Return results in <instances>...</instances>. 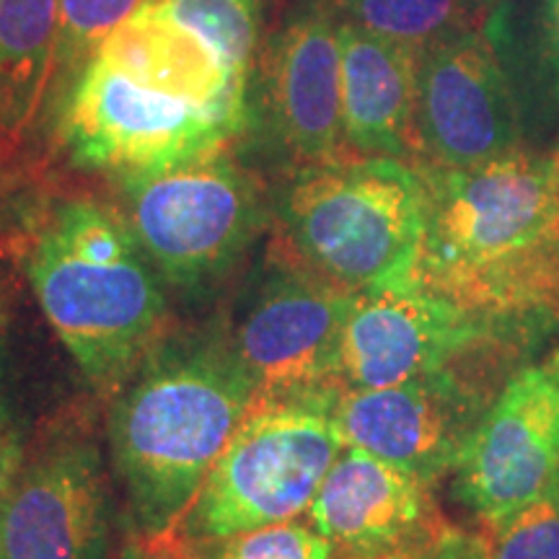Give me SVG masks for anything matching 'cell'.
<instances>
[{
    "instance_id": "cell-14",
    "label": "cell",
    "mask_w": 559,
    "mask_h": 559,
    "mask_svg": "<svg viewBox=\"0 0 559 559\" xmlns=\"http://www.w3.org/2000/svg\"><path fill=\"white\" fill-rule=\"evenodd\" d=\"M107 472L94 440L62 436L26 453L0 502V559H107Z\"/></svg>"
},
{
    "instance_id": "cell-8",
    "label": "cell",
    "mask_w": 559,
    "mask_h": 559,
    "mask_svg": "<svg viewBox=\"0 0 559 559\" xmlns=\"http://www.w3.org/2000/svg\"><path fill=\"white\" fill-rule=\"evenodd\" d=\"M128 218L174 288H202L239 262L260 234V187L223 151L122 177Z\"/></svg>"
},
{
    "instance_id": "cell-10",
    "label": "cell",
    "mask_w": 559,
    "mask_h": 559,
    "mask_svg": "<svg viewBox=\"0 0 559 559\" xmlns=\"http://www.w3.org/2000/svg\"><path fill=\"white\" fill-rule=\"evenodd\" d=\"M247 128H257L267 151L293 169L347 156L332 0L298 3L264 45L249 79Z\"/></svg>"
},
{
    "instance_id": "cell-4",
    "label": "cell",
    "mask_w": 559,
    "mask_h": 559,
    "mask_svg": "<svg viewBox=\"0 0 559 559\" xmlns=\"http://www.w3.org/2000/svg\"><path fill=\"white\" fill-rule=\"evenodd\" d=\"M293 254L342 288L366 293L415 280L428 226L417 166L347 156L293 169L277 200Z\"/></svg>"
},
{
    "instance_id": "cell-20",
    "label": "cell",
    "mask_w": 559,
    "mask_h": 559,
    "mask_svg": "<svg viewBox=\"0 0 559 559\" xmlns=\"http://www.w3.org/2000/svg\"><path fill=\"white\" fill-rule=\"evenodd\" d=\"M200 37H205L228 68L251 79L260 41V0H160Z\"/></svg>"
},
{
    "instance_id": "cell-3",
    "label": "cell",
    "mask_w": 559,
    "mask_h": 559,
    "mask_svg": "<svg viewBox=\"0 0 559 559\" xmlns=\"http://www.w3.org/2000/svg\"><path fill=\"white\" fill-rule=\"evenodd\" d=\"M41 311L88 383L115 391L158 345L166 296L128 218L91 200L55 210L32 249Z\"/></svg>"
},
{
    "instance_id": "cell-5",
    "label": "cell",
    "mask_w": 559,
    "mask_h": 559,
    "mask_svg": "<svg viewBox=\"0 0 559 559\" xmlns=\"http://www.w3.org/2000/svg\"><path fill=\"white\" fill-rule=\"evenodd\" d=\"M340 394L257 396L169 536L194 549L309 513L321 481L345 449L334 423Z\"/></svg>"
},
{
    "instance_id": "cell-22",
    "label": "cell",
    "mask_w": 559,
    "mask_h": 559,
    "mask_svg": "<svg viewBox=\"0 0 559 559\" xmlns=\"http://www.w3.org/2000/svg\"><path fill=\"white\" fill-rule=\"evenodd\" d=\"M143 0H60L58 70L73 81L86 62Z\"/></svg>"
},
{
    "instance_id": "cell-18",
    "label": "cell",
    "mask_w": 559,
    "mask_h": 559,
    "mask_svg": "<svg viewBox=\"0 0 559 559\" xmlns=\"http://www.w3.org/2000/svg\"><path fill=\"white\" fill-rule=\"evenodd\" d=\"M60 0H0V140L37 120L58 70Z\"/></svg>"
},
{
    "instance_id": "cell-21",
    "label": "cell",
    "mask_w": 559,
    "mask_h": 559,
    "mask_svg": "<svg viewBox=\"0 0 559 559\" xmlns=\"http://www.w3.org/2000/svg\"><path fill=\"white\" fill-rule=\"evenodd\" d=\"M187 555L192 559H337V549L311 523L285 521L202 544L187 549Z\"/></svg>"
},
{
    "instance_id": "cell-11",
    "label": "cell",
    "mask_w": 559,
    "mask_h": 559,
    "mask_svg": "<svg viewBox=\"0 0 559 559\" xmlns=\"http://www.w3.org/2000/svg\"><path fill=\"white\" fill-rule=\"evenodd\" d=\"M355 298L300 260L272 264L226 334L257 396L345 391L340 353Z\"/></svg>"
},
{
    "instance_id": "cell-26",
    "label": "cell",
    "mask_w": 559,
    "mask_h": 559,
    "mask_svg": "<svg viewBox=\"0 0 559 559\" xmlns=\"http://www.w3.org/2000/svg\"><path fill=\"white\" fill-rule=\"evenodd\" d=\"M117 559H192V557L187 555V549L181 547L174 536H156V539H148V536L135 534L128 544H124Z\"/></svg>"
},
{
    "instance_id": "cell-25",
    "label": "cell",
    "mask_w": 559,
    "mask_h": 559,
    "mask_svg": "<svg viewBox=\"0 0 559 559\" xmlns=\"http://www.w3.org/2000/svg\"><path fill=\"white\" fill-rule=\"evenodd\" d=\"M26 453L29 451H26L16 419L0 404V502H3L13 481H16L21 466L26 461Z\"/></svg>"
},
{
    "instance_id": "cell-6",
    "label": "cell",
    "mask_w": 559,
    "mask_h": 559,
    "mask_svg": "<svg viewBox=\"0 0 559 559\" xmlns=\"http://www.w3.org/2000/svg\"><path fill=\"white\" fill-rule=\"evenodd\" d=\"M534 347L498 345L381 389H345L334 423L345 445L362 449L425 481L456 472L479 419Z\"/></svg>"
},
{
    "instance_id": "cell-2",
    "label": "cell",
    "mask_w": 559,
    "mask_h": 559,
    "mask_svg": "<svg viewBox=\"0 0 559 559\" xmlns=\"http://www.w3.org/2000/svg\"><path fill=\"white\" fill-rule=\"evenodd\" d=\"M417 169L428 190L419 283L469 309L559 319L551 156L519 148L472 169Z\"/></svg>"
},
{
    "instance_id": "cell-16",
    "label": "cell",
    "mask_w": 559,
    "mask_h": 559,
    "mask_svg": "<svg viewBox=\"0 0 559 559\" xmlns=\"http://www.w3.org/2000/svg\"><path fill=\"white\" fill-rule=\"evenodd\" d=\"M96 55L140 86L249 124V81L239 79L221 52L160 0H143Z\"/></svg>"
},
{
    "instance_id": "cell-29",
    "label": "cell",
    "mask_w": 559,
    "mask_h": 559,
    "mask_svg": "<svg viewBox=\"0 0 559 559\" xmlns=\"http://www.w3.org/2000/svg\"><path fill=\"white\" fill-rule=\"evenodd\" d=\"M551 160H555V174H557V198H559V145H557V151L551 153Z\"/></svg>"
},
{
    "instance_id": "cell-31",
    "label": "cell",
    "mask_w": 559,
    "mask_h": 559,
    "mask_svg": "<svg viewBox=\"0 0 559 559\" xmlns=\"http://www.w3.org/2000/svg\"><path fill=\"white\" fill-rule=\"evenodd\" d=\"M337 559H349V557H337Z\"/></svg>"
},
{
    "instance_id": "cell-19",
    "label": "cell",
    "mask_w": 559,
    "mask_h": 559,
    "mask_svg": "<svg viewBox=\"0 0 559 559\" xmlns=\"http://www.w3.org/2000/svg\"><path fill=\"white\" fill-rule=\"evenodd\" d=\"M340 19L376 37L423 52L438 39L474 24L466 0H332Z\"/></svg>"
},
{
    "instance_id": "cell-27",
    "label": "cell",
    "mask_w": 559,
    "mask_h": 559,
    "mask_svg": "<svg viewBox=\"0 0 559 559\" xmlns=\"http://www.w3.org/2000/svg\"><path fill=\"white\" fill-rule=\"evenodd\" d=\"M544 32H547V52L555 75L559 79V0H544Z\"/></svg>"
},
{
    "instance_id": "cell-15",
    "label": "cell",
    "mask_w": 559,
    "mask_h": 559,
    "mask_svg": "<svg viewBox=\"0 0 559 559\" xmlns=\"http://www.w3.org/2000/svg\"><path fill=\"white\" fill-rule=\"evenodd\" d=\"M309 523L326 536L337 557L400 559L443 534L430 481L373 453L345 445L321 481Z\"/></svg>"
},
{
    "instance_id": "cell-30",
    "label": "cell",
    "mask_w": 559,
    "mask_h": 559,
    "mask_svg": "<svg viewBox=\"0 0 559 559\" xmlns=\"http://www.w3.org/2000/svg\"><path fill=\"white\" fill-rule=\"evenodd\" d=\"M555 487L559 489V472H557V479H555Z\"/></svg>"
},
{
    "instance_id": "cell-1",
    "label": "cell",
    "mask_w": 559,
    "mask_h": 559,
    "mask_svg": "<svg viewBox=\"0 0 559 559\" xmlns=\"http://www.w3.org/2000/svg\"><path fill=\"white\" fill-rule=\"evenodd\" d=\"M254 402L226 334L166 340L145 355L109 415L111 469L135 534L179 526Z\"/></svg>"
},
{
    "instance_id": "cell-7",
    "label": "cell",
    "mask_w": 559,
    "mask_h": 559,
    "mask_svg": "<svg viewBox=\"0 0 559 559\" xmlns=\"http://www.w3.org/2000/svg\"><path fill=\"white\" fill-rule=\"evenodd\" d=\"M559 319L549 313L469 309L419 280L358 293L342 334L345 389H381L498 345L539 347Z\"/></svg>"
},
{
    "instance_id": "cell-24",
    "label": "cell",
    "mask_w": 559,
    "mask_h": 559,
    "mask_svg": "<svg viewBox=\"0 0 559 559\" xmlns=\"http://www.w3.org/2000/svg\"><path fill=\"white\" fill-rule=\"evenodd\" d=\"M400 559H489L487 536L464 534V531L449 526L428 547Z\"/></svg>"
},
{
    "instance_id": "cell-12",
    "label": "cell",
    "mask_w": 559,
    "mask_h": 559,
    "mask_svg": "<svg viewBox=\"0 0 559 559\" xmlns=\"http://www.w3.org/2000/svg\"><path fill=\"white\" fill-rule=\"evenodd\" d=\"M519 148V111L492 37L469 24L425 47L412 166L472 169Z\"/></svg>"
},
{
    "instance_id": "cell-9",
    "label": "cell",
    "mask_w": 559,
    "mask_h": 559,
    "mask_svg": "<svg viewBox=\"0 0 559 559\" xmlns=\"http://www.w3.org/2000/svg\"><path fill=\"white\" fill-rule=\"evenodd\" d=\"M247 122L226 111L140 86L94 55L62 104L60 132L70 156L99 171H158L223 151Z\"/></svg>"
},
{
    "instance_id": "cell-23",
    "label": "cell",
    "mask_w": 559,
    "mask_h": 559,
    "mask_svg": "<svg viewBox=\"0 0 559 559\" xmlns=\"http://www.w3.org/2000/svg\"><path fill=\"white\" fill-rule=\"evenodd\" d=\"M485 536L489 559H559V489L551 485Z\"/></svg>"
},
{
    "instance_id": "cell-17",
    "label": "cell",
    "mask_w": 559,
    "mask_h": 559,
    "mask_svg": "<svg viewBox=\"0 0 559 559\" xmlns=\"http://www.w3.org/2000/svg\"><path fill=\"white\" fill-rule=\"evenodd\" d=\"M342 128L349 153L415 164L419 50L340 19Z\"/></svg>"
},
{
    "instance_id": "cell-28",
    "label": "cell",
    "mask_w": 559,
    "mask_h": 559,
    "mask_svg": "<svg viewBox=\"0 0 559 559\" xmlns=\"http://www.w3.org/2000/svg\"><path fill=\"white\" fill-rule=\"evenodd\" d=\"M466 5H469L474 16H479L481 11H487L489 5H495V0H466Z\"/></svg>"
},
{
    "instance_id": "cell-13",
    "label": "cell",
    "mask_w": 559,
    "mask_h": 559,
    "mask_svg": "<svg viewBox=\"0 0 559 559\" xmlns=\"http://www.w3.org/2000/svg\"><path fill=\"white\" fill-rule=\"evenodd\" d=\"M559 472V345L510 376L456 466V495L487 531L555 485Z\"/></svg>"
}]
</instances>
